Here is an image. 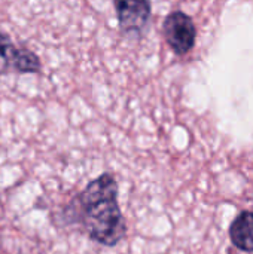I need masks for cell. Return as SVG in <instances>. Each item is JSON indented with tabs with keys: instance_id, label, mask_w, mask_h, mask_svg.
Wrapping results in <instances>:
<instances>
[{
	"instance_id": "obj_1",
	"label": "cell",
	"mask_w": 253,
	"mask_h": 254,
	"mask_svg": "<svg viewBox=\"0 0 253 254\" xmlns=\"http://www.w3.org/2000/svg\"><path fill=\"white\" fill-rule=\"evenodd\" d=\"M118 192L115 177L110 173L100 174L61 210V226H78L92 243L116 247L127 235Z\"/></svg>"
},
{
	"instance_id": "obj_2",
	"label": "cell",
	"mask_w": 253,
	"mask_h": 254,
	"mask_svg": "<svg viewBox=\"0 0 253 254\" xmlns=\"http://www.w3.org/2000/svg\"><path fill=\"white\" fill-rule=\"evenodd\" d=\"M163 33L170 49L179 57L186 55L195 46V40H197L195 24L192 18L182 10H173L164 18Z\"/></svg>"
},
{
	"instance_id": "obj_3",
	"label": "cell",
	"mask_w": 253,
	"mask_h": 254,
	"mask_svg": "<svg viewBox=\"0 0 253 254\" xmlns=\"http://www.w3.org/2000/svg\"><path fill=\"white\" fill-rule=\"evenodd\" d=\"M119 31L130 39H140L152 15L151 0H115Z\"/></svg>"
},
{
	"instance_id": "obj_4",
	"label": "cell",
	"mask_w": 253,
	"mask_h": 254,
	"mask_svg": "<svg viewBox=\"0 0 253 254\" xmlns=\"http://www.w3.org/2000/svg\"><path fill=\"white\" fill-rule=\"evenodd\" d=\"M40 67V60L33 51L15 46L9 34L0 31V76L9 71L39 73Z\"/></svg>"
},
{
	"instance_id": "obj_5",
	"label": "cell",
	"mask_w": 253,
	"mask_h": 254,
	"mask_svg": "<svg viewBox=\"0 0 253 254\" xmlns=\"http://www.w3.org/2000/svg\"><path fill=\"white\" fill-rule=\"evenodd\" d=\"M231 243L242 252L253 253V213L243 211L230 226Z\"/></svg>"
}]
</instances>
